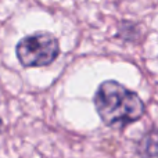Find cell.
Wrapping results in <instances>:
<instances>
[{"label": "cell", "instance_id": "obj_1", "mask_svg": "<svg viewBox=\"0 0 158 158\" xmlns=\"http://www.w3.org/2000/svg\"><path fill=\"white\" fill-rule=\"evenodd\" d=\"M93 103L103 123L112 129H125L146 114V106L140 96L112 79L98 85Z\"/></svg>", "mask_w": 158, "mask_h": 158}, {"label": "cell", "instance_id": "obj_2", "mask_svg": "<svg viewBox=\"0 0 158 158\" xmlns=\"http://www.w3.org/2000/svg\"><path fill=\"white\" fill-rule=\"evenodd\" d=\"M15 54L19 64L25 68L47 67L60 56V43L53 33L38 31L17 43Z\"/></svg>", "mask_w": 158, "mask_h": 158}, {"label": "cell", "instance_id": "obj_3", "mask_svg": "<svg viewBox=\"0 0 158 158\" xmlns=\"http://www.w3.org/2000/svg\"><path fill=\"white\" fill-rule=\"evenodd\" d=\"M157 143H156V132L146 135L140 143L137 144V156H147V157H157Z\"/></svg>", "mask_w": 158, "mask_h": 158}]
</instances>
